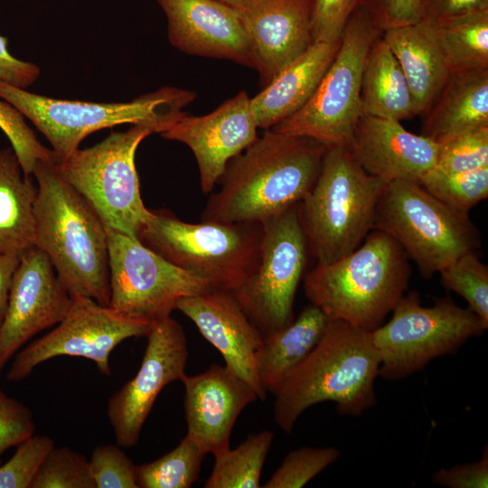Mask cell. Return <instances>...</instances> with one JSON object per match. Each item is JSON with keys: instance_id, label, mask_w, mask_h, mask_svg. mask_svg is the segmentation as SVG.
I'll return each instance as SVG.
<instances>
[{"instance_id": "d4e9b609", "label": "cell", "mask_w": 488, "mask_h": 488, "mask_svg": "<svg viewBox=\"0 0 488 488\" xmlns=\"http://www.w3.org/2000/svg\"><path fill=\"white\" fill-rule=\"evenodd\" d=\"M406 77L418 115L426 114L451 71L426 21L382 32Z\"/></svg>"}, {"instance_id": "d6986e66", "label": "cell", "mask_w": 488, "mask_h": 488, "mask_svg": "<svg viewBox=\"0 0 488 488\" xmlns=\"http://www.w3.org/2000/svg\"><path fill=\"white\" fill-rule=\"evenodd\" d=\"M181 381L187 434L213 456L230 448L232 428L241 411L257 400L250 385L228 366L212 364Z\"/></svg>"}, {"instance_id": "d590c367", "label": "cell", "mask_w": 488, "mask_h": 488, "mask_svg": "<svg viewBox=\"0 0 488 488\" xmlns=\"http://www.w3.org/2000/svg\"><path fill=\"white\" fill-rule=\"evenodd\" d=\"M488 167V126L465 132L439 145L435 168L463 173Z\"/></svg>"}, {"instance_id": "603a6c76", "label": "cell", "mask_w": 488, "mask_h": 488, "mask_svg": "<svg viewBox=\"0 0 488 488\" xmlns=\"http://www.w3.org/2000/svg\"><path fill=\"white\" fill-rule=\"evenodd\" d=\"M340 45L315 42L259 93L250 98L258 128L270 129L300 109L313 95Z\"/></svg>"}, {"instance_id": "83f0119b", "label": "cell", "mask_w": 488, "mask_h": 488, "mask_svg": "<svg viewBox=\"0 0 488 488\" xmlns=\"http://www.w3.org/2000/svg\"><path fill=\"white\" fill-rule=\"evenodd\" d=\"M361 105L362 115L399 122L418 115L400 65L380 36L371 46L363 64Z\"/></svg>"}, {"instance_id": "7bdbcfd3", "label": "cell", "mask_w": 488, "mask_h": 488, "mask_svg": "<svg viewBox=\"0 0 488 488\" xmlns=\"http://www.w3.org/2000/svg\"><path fill=\"white\" fill-rule=\"evenodd\" d=\"M436 484L448 488H487L488 487V448L483 450L480 460L441 468L432 476Z\"/></svg>"}, {"instance_id": "5bb4252c", "label": "cell", "mask_w": 488, "mask_h": 488, "mask_svg": "<svg viewBox=\"0 0 488 488\" xmlns=\"http://www.w3.org/2000/svg\"><path fill=\"white\" fill-rule=\"evenodd\" d=\"M151 325L125 317L91 298L72 296L67 314L54 329L15 353L6 379L20 381L38 365L58 356L88 359L102 374L110 376L113 350L129 338L146 336Z\"/></svg>"}, {"instance_id": "f546056e", "label": "cell", "mask_w": 488, "mask_h": 488, "mask_svg": "<svg viewBox=\"0 0 488 488\" xmlns=\"http://www.w3.org/2000/svg\"><path fill=\"white\" fill-rule=\"evenodd\" d=\"M274 433L263 430L249 435L234 449L214 456V465L205 488H258Z\"/></svg>"}, {"instance_id": "60d3db41", "label": "cell", "mask_w": 488, "mask_h": 488, "mask_svg": "<svg viewBox=\"0 0 488 488\" xmlns=\"http://www.w3.org/2000/svg\"><path fill=\"white\" fill-rule=\"evenodd\" d=\"M34 431L32 410L0 388V461L6 450L16 446Z\"/></svg>"}, {"instance_id": "836d02e7", "label": "cell", "mask_w": 488, "mask_h": 488, "mask_svg": "<svg viewBox=\"0 0 488 488\" xmlns=\"http://www.w3.org/2000/svg\"><path fill=\"white\" fill-rule=\"evenodd\" d=\"M31 488H95L87 457L67 446L53 447Z\"/></svg>"}, {"instance_id": "cb8c5ba5", "label": "cell", "mask_w": 488, "mask_h": 488, "mask_svg": "<svg viewBox=\"0 0 488 488\" xmlns=\"http://www.w3.org/2000/svg\"><path fill=\"white\" fill-rule=\"evenodd\" d=\"M425 115L421 135L438 145L488 126V69L451 72Z\"/></svg>"}, {"instance_id": "7dc6e473", "label": "cell", "mask_w": 488, "mask_h": 488, "mask_svg": "<svg viewBox=\"0 0 488 488\" xmlns=\"http://www.w3.org/2000/svg\"><path fill=\"white\" fill-rule=\"evenodd\" d=\"M214 1L220 2L230 7L234 5L236 3H238L239 0H214Z\"/></svg>"}, {"instance_id": "6da1fadb", "label": "cell", "mask_w": 488, "mask_h": 488, "mask_svg": "<svg viewBox=\"0 0 488 488\" xmlns=\"http://www.w3.org/2000/svg\"><path fill=\"white\" fill-rule=\"evenodd\" d=\"M325 149L312 138L267 129L228 163L202 221L264 223L284 212L312 188Z\"/></svg>"}, {"instance_id": "8fae6325", "label": "cell", "mask_w": 488, "mask_h": 488, "mask_svg": "<svg viewBox=\"0 0 488 488\" xmlns=\"http://www.w3.org/2000/svg\"><path fill=\"white\" fill-rule=\"evenodd\" d=\"M390 320L371 332L379 353V376L396 380L425 368L433 359L454 354L470 338L487 328L472 310L457 305L450 296L422 306L417 291L403 295Z\"/></svg>"}, {"instance_id": "4fadbf2b", "label": "cell", "mask_w": 488, "mask_h": 488, "mask_svg": "<svg viewBox=\"0 0 488 488\" xmlns=\"http://www.w3.org/2000/svg\"><path fill=\"white\" fill-rule=\"evenodd\" d=\"M258 266L231 294L266 336L294 320V302L304 277L307 242L297 204L265 221Z\"/></svg>"}, {"instance_id": "e575fe53", "label": "cell", "mask_w": 488, "mask_h": 488, "mask_svg": "<svg viewBox=\"0 0 488 488\" xmlns=\"http://www.w3.org/2000/svg\"><path fill=\"white\" fill-rule=\"evenodd\" d=\"M334 447H299L290 451L263 485L265 488H300L340 457Z\"/></svg>"}, {"instance_id": "52a82bcc", "label": "cell", "mask_w": 488, "mask_h": 488, "mask_svg": "<svg viewBox=\"0 0 488 488\" xmlns=\"http://www.w3.org/2000/svg\"><path fill=\"white\" fill-rule=\"evenodd\" d=\"M0 98L36 127L57 157H63L89 135L117 125H141L162 134L186 114L183 108L196 95L165 86L128 102H87L52 99L0 80Z\"/></svg>"}, {"instance_id": "ba28073f", "label": "cell", "mask_w": 488, "mask_h": 488, "mask_svg": "<svg viewBox=\"0 0 488 488\" xmlns=\"http://www.w3.org/2000/svg\"><path fill=\"white\" fill-rule=\"evenodd\" d=\"M373 230L394 239L426 279L462 255L477 252L481 245L469 213L444 203L417 182L387 184L376 208Z\"/></svg>"}, {"instance_id": "bcb514c9", "label": "cell", "mask_w": 488, "mask_h": 488, "mask_svg": "<svg viewBox=\"0 0 488 488\" xmlns=\"http://www.w3.org/2000/svg\"><path fill=\"white\" fill-rule=\"evenodd\" d=\"M21 256H0V327L6 310L14 270Z\"/></svg>"}, {"instance_id": "b9f144b4", "label": "cell", "mask_w": 488, "mask_h": 488, "mask_svg": "<svg viewBox=\"0 0 488 488\" xmlns=\"http://www.w3.org/2000/svg\"><path fill=\"white\" fill-rule=\"evenodd\" d=\"M362 5L382 32L421 21V0H364Z\"/></svg>"}, {"instance_id": "f1b7e54d", "label": "cell", "mask_w": 488, "mask_h": 488, "mask_svg": "<svg viewBox=\"0 0 488 488\" xmlns=\"http://www.w3.org/2000/svg\"><path fill=\"white\" fill-rule=\"evenodd\" d=\"M426 22L451 72L488 69V9Z\"/></svg>"}, {"instance_id": "e0dca14e", "label": "cell", "mask_w": 488, "mask_h": 488, "mask_svg": "<svg viewBox=\"0 0 488 488\" xmlns=\"http://www.w3.org/2000/svg\"><path fill=\"white\" fill-rule=\"evenodd\" d=\"M258 128L250 98L246 91H240L207 115L185 114L160 135L192 150L199 169L201 189L209 194L228 163L258 138Z\"/></svg>"}, {"instance_id": "30bf717a", "label": "cell", "mask_w": 488, "mask_h": 488, "mask_svg": "<svg viewBox=\"0 0 488 488\" xmlns=\"http://www.w3.org/2000/svg\"><path fill=\"white\" fill-rule=\"evenodd\" d=\"M382 31L361 5L350 16L339 49L306 103L270 129L308 137L325 146L347 145L362 116L361 84L363 64Z\"/></svg>"}, {"instance_id": "8992f818", "label": "cell", "mask_w": 488, "mask_h": 488, "mask_svg": "<svg viewBox=\"0 0 488 488\" xmlns=\"http://www.w3.org/2000/svg\"><path fill=\"white\" fill-rule=\"evenodd\" d=\"M262 237V223H191L165 210H151L137 233L144 245L172 264L230 293L257 269Z\"/></svg>"}, {"instance_id": "3957f363", "label": "cell", "mask_w": 488, "mask_h": 488, "mask_svg": "<svg viewBox=\"0 0 488 488\" xmlns=\"http://www.w3.org/2000/svg\"><path fill=\"white\" fill-rule=\"evenodd\" d=\"M52 157L39 160L33 172L38 184L35 246L49 257L71 296L108 306L106 226L84 197L61 177Z\"/></svg>"}, {"instance_id": "f6af8a7d", "label": "cell", "mask_w": 488, "mask_h": 488, "mask_svg": "<svg viewBox=\"0 0 488 488\" xmlns=\"http://www.w3.org/2000/svg\"><path fill=\"white\" fill-rule=\"evenodd\" d=\"M484 9L488 0H421V20H442Z\"/></svg>"}, {"instance_id": "74e56055", "label": "cell", "mask_w": 488, "mask_h": 488, "mask_svg": "<svg viewBox=\"0 0 488 488\" xmlns=\"http://www.w3.org/2000/svg\"><path fill=\"white\" fill-rule=\"evenodd\" d=\"M24 117L10 103L0 98V128L11 143L23 173L33 174L36 163L53 156V151L38 140Z\"/></svg>"}, {"instance_id": "8d00e7d4", "label": "cell", "mask_w": 488, "mask_h": 488, "mask_svg": "<svg viewBox=\"0 0 488 488\" xmlns=\"http://www.w3.org/2000/svg\"><path fill=\"white\" fill-rule=\"evenodd\" d=\"M54 446L51 437L34 434L19 443L13 456L0 465V488H31L42 464Z\"/></svg>"}, {"instance_id": "9c48e42d", "label": "cell", "mask_w": 488, "mask_h": 488, "mask_svg": "<svg viewBox=\"0 0 488 488\" xmlns=\"http://www.w3.org/2000/svg\"><path fill=\"white\" fill-rule=\"evenodd\" d=\"M153 133L147 127L132 125L91 147L52 157L61 177L84 197L106 227L135 238L151 215L140 194L136 152Z\"/></svg>"}, {"instance_id": "ffe728a7", "label": "cell", "mask_w": 488, "mask_h": 488, "mask_svg": "<svg viewBox=\"0 0 488 488\" xmlns=\"http://www.w3.org/2000/svg\"><path fill=\"white\" fill-rule=\"evenodd\" d=\"M170 43L181 52L226 59L256 69L255 55L236 12L214 0H157Z\"/></svg>"}, {"instance_id": "ac0fdd59", "label": "cell", "mask_w": 488, "mask_h": 488, "mask_svg": "<svg viewBox=\"0 0 488 488\" xmlns=\"http://www.w3.org/2000/svg\"><path fill=\"white\" fill-rule=\"evenodd\" d=\"M230 7L248 35L256 70L266 85L314 42L312 0H239Z\"/></svg>"}, {"instance_id": "9a60e30c", "label": "cell", "mask_w": 488, "mask_h": 488, "mask_svg": "<svg viewBox=\"0 0 488 488\" xmlns=\"http://www.w3.org/2000/svg\"><path fill=\"white\" fill-rule=\"evenodd\" d=\"M138 371L108 402V418L117 444L137 445L144 423L161 390L181 380L189 351L182 325L170 316L152 324Z\"/></svg>"}, {"instance_id": "484cf974", "label": "cell", "mask_w": 488, "mask_h": 488, "mask_svg": "<svg viewBox=\"0 0 488 488\" xmlns=\"http://www.w3.org/2000/svg\"><path fill=\"white\" fill-rule=\"evenodd\" d=\"M328 321L319 307L310 304L288 325L263 336L257 372L267 393H277L286 375L318 343Z\"/></svg>"}, {"instance_id": "d6a6232c", "label": "cell", "mask_w": 488, "mask_h": 488, "mask_svg": "<svg viewBox=\"0 0 488 488\" xmlns=\"http://www.w3.org/2000/svg\"><path fill=\"white\" fill-rule=\"evenodd\" d=\"M439 274L443 286L462 296L488 328V267L479 259L477 252L462 255Z\"/></svg>"}, {"instance_id": "4316f807", "label": "cell", "mask_w": 488, "mask_h": 488, "mask_svg": "<svg viewBox=\"0 0 488 488\" xmlns=\"http://www.w3.org/2000/svg\"><path fill=\"white\" fill-rule=\"evenodd\" d=\"M37 187L12 147L0 150V256H22L35 246Z\"/></svg>"}, {"instance_id": "7a4b0ae2", "label": "cell", "mask_w": 488, "mask_h": 488, "mask_svg": "<svg viewBox=\"0 0 488 488\" xmlns=\"http://www.w3.org/2000/svg\"><path fill=\"white\" fill-rule=\"evenodd\" d=\"M380 365L371 332L329 320L318 343L275 394L276 423L290 434L302 413L324 401L334 402L340 415L361 416L377 402Z\"/></svg>"}, {"instance_id": "44dd1931", "label": "cell", "mask_w": 488, "mask_h": 488, "mask_svg": "<svg viewBox=\"0 0 488 488\" xmlns=\"http://www.w3.org/2000/svg\"><path fill=\"white\" fill-rule=\"evenodd\" d=\"M198 328L232 369L264 400L267 392L257 372L263 336L230 292L210 288L182 298L176 306Z\"/></svg>"}, {"instance_id": "ab89813d", "label": "cell", "mask_w": 488, "mask_h": 488, "mask_svg": "<svg viewBox=\"0 0 488 488\" xmlns=\"http://www.w3.org/2000/svg\"><path fill=\"white\" fill-rule=\"evenodd\" d=\"M364 0H312L313 42L340 40L352 13Z\"/></svg>"}, {"instance_id": "1f68e13d", "label": "cell", "mask_w": 488, "mask_h": 488, "mask_svg": "<svg viewBox=\"0 0 488 488\" xmlns=\"http://www.w3.org/2000/svg\"><path fill=\"white\" fill-rule=\"evenodd\" d=\"M418 183L444 203L469 213L488 197V167L463 173H447L434 167Z\"/></svg>"}, {"instance_id": "4dcf8cb0", "label": "cell", "mask_w": 488, "mask_h": 488, "mask_svg": "<svg viewBox=\"0 0 488 488\" xmlns=\"http://www.w3.org/2000/svg\"><path fill=\"white\" fill-rule=\"evenodd\" d=\"M206 450L190 435L172 451L136 465L138 488H189L198 479Z\"/></svg>"}, {"instance_id": "277c9868", "label": "cell", "mask_w": 488, "mask_h": 488, "mask_svg": "<svg viewBox=\"0 0 488 488\" xmlns=\"http://www.w3.org/2000/svg\"><path fill=\"white\" fill-rule=\"evenodd\" d=\"M411 269L401 246L372 230L345 257L316 264L304 277L310 304L329 320H342L372 332L382 324L408 286Z\"/></svg>"}, {"instance_id": "ee69618b", "label": "cell", "mask_w": 488, "mask_h": 488, "mask_svg": "<svg viewBox=\"0 0 488 488\" xmlns=\"http://www.w3.org/2000/svg\"><path fill=\"white\" fill-rule=\"evenodd\" d=\"M7 45L8 39L0 35V80L26 89L39 78L40 68L34 63L14 57Z\"/></svg>"}, {"instance_id": "7c38bea8", "label": "cell", "mask_w": 488, "mask_h": 488, "mask_svg": "<svg viewBox=\"0 0 488 488\" xmlns=\"http://www.w3.org/2000/svg\"><path fill=\"white\" fill-rule=\"evenodd\" d=\"M106 230L108 307L116 313L153 324L170 316L182 298L211 288L206 281L172 264L137 238L108 227Z\"/></svg>"}, {"instance_id": "f35d334b", "label": "cell", "mask_w": 488, "mask_h": 488, "mask_svg": "<svg viewBox=\"0 0 488 488\" xmlns=\"http://www.w3.org/2000/svg\"><path fill=\"white\" fill-rule=\"evenodd\" d=\"M89 466L95 488H138L136 465L118 445L97 446Z\"/></svg>"}, {"instance_id": "7402d4cb", "label": "cell", "mask_w": 488, "mask_h": 488, "mask_svg": "<svg viewBox=\"0 0 488 488\" xmlns=\"http://www.w3.org/2000/svg\"><path fill=\"white\" fill-rule=\"evenodd\" d=\"M369 174L386 183H418L435 167L439 145L406 130L399 121L362 115L346 145Z\"/></svg>"}, {"instance_id": "5b68a950", "label": "cell", "mask_w": 488, "mask_h": 488, "mask_svg": "<svg viewBox=\"0 0 488 488\" xmlns=\"http://www.w3.org/2000/svg\"><path fill=\"white\" fill-rule=\"evenodd\" d=\"M356 162L346 145L326 146L318 176L297 203L299 223L316 264L338 260L373 230L387 187Z\"/></svg>"}, {"instance_id": "2e32d148", "label": "cell", "mask_w": 488, "mask_h": 488, "mask_svg": "<svg viewBox=\"0 0 488 488\" xmlns=\"http://www.w3.org/2000/svg\"><path fill=\"white\" fill-rule=\"evenodd\" d=\"M71 302L46 253L36 246L26 250L14 270L0 327V374L32 338L65 317Z\"/></svg>"}]
</instances>
